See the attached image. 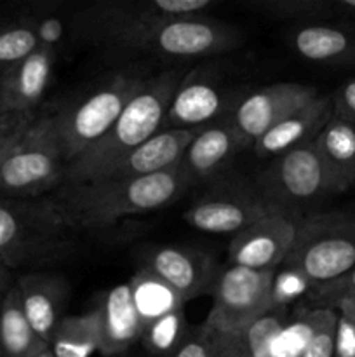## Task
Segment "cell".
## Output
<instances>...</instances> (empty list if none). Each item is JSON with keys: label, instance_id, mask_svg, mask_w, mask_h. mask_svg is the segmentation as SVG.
Wrapping results in <instances>:
<instances>
[{"label": "cell", "instance_id": "obj_1", "mask_svg": "<svg viewBox=\"0 0 355 357\" xmlns=\"http://www.w3.org/2000/svg\"><path fill=\"white\" fill-rule=\"evenodd\" d=\"M190 183L180 167L143 178H100L63 183L49 194L75 232L103 230L120 220L157 211L176 201Z\"/></svg>", "mask_w": 355, "mask_h": 357}, {"label": "cell", "instance_id": "obj_2", "mask_svg": "<svg viewBox=\"0 0 355 357\" xmlns=\"http://www.w3.org/2000/svg\"><path fill=\"white\" fill-rule=\"evenodd\" d=\"M181 80L183 77L176 70H167L146 79L141 91L129 101L103 138L66 166L65 183L96 180L111 164L162 131L167 110Z\"/></svg>", "mask_w": 355, "mask_h": 357}, {"label": "cell", "instance_id": "obj_3", "mask_svg": "<svg viewBox=\"0 0 355 357\" xmlns=\"http://www.w3.org/2000/svg\"><path fill=\"white\" fill-rule=\"evenodd\" d=\"M49 195L0 197V264L9 271L54 264L75 248V236Z\"/></svg>", "mask_w": 355, "mask_h": 357}, {"label": "cell", "instance_id": "obj_4", "mask_svg": "<svg viewBox=\"0 0 355 357\" xmlns=\"http://www.w3.org/2000/svg\"><path fill=\"white\" fill-rule=\"evenodd\" d=\"M218 7L216 0H113L86 7L73 17V30L82 40L115 51L162 21L202 17Z\"/></svg>", "mask_w": 355, "mask_h": 357}, {"label": "cell", "instance_id": "obj_5", "mask_svg": "<svg viewBox=\"0 0 355 357\" xmlns=\"http://www.w3.org/2000/svg\"><path fill=\"white\" fill-rule=\"evenodd\" d=\"M65 173L54 114L37 115L0 164V197H45L65 183Z\"/></svg>", "mask_w": 355, "mask_h": 357}, {"label": "cell", "instance_id": "obj_6", "mask_svg": "<svg viewBox=\"0 0 355 357\" xmlns=\"http://www.w3.org/2000/svg\"><path fill=\"white\" fill-rule=\"evenodd\" d=\"M303 272L313 288L355 267V215L312 213L298 220L296 241L284 261Z\"/></svg>", "mask_w": 355, "mask_h": 357}, {"label": "cell", "instance_id": "obj_7", "mask_svg": "<svg viewBox=\"0 0 355 357\" xmlns=\"http://www.w3.org/2000/svg\"><path fill=\"white\" fill-rule=\"evenodd\" d=\"M145 82L146 77L138 73H115L82 101L54 112L56 131L66 166L103 138Z\"/></svg>", "mask_w": 355, "mask_h": 357}, {"label": "cell", "instance_id": "obj_8", "mask_svg": "<svg viewBox=\"0 0 355 357\" xmlns=\"http://www.w3.org/2000/svg\"><path fill=\"white\" fill-rule=\"evenodd\" d=\"M275 271L230 267L219 271L211 293L212 307L204 323L226 337H240L251 324L274 309Z\"/></svg>", "mask_w": 355, "mask_h": 357}, {"label": "cell", "instance_id": "obj_9", "mask_svg": "<svg viewBox=\"0 0 355 357\" xmlns=\"http://www.w3.org/2000/svg\"><path fill=\"white\" fill-rule=\"evenodd\" d=\"M256 190L289 215L294 208L336 195L313 142L275 157L258 178Z\"/></svg>", "mask_w": 355, "mask_h": 357}, {"label": "cell", "instance_id": "obj_10", "mask_svg": "<svg viewBox=\"0 0 355 357\" xmlns=\"http://www.w3.org/2000/svg\"><path fill=\"white\" fill-rule=\"evenodd\" d=\"M237 44L239 33L235 28L202 16L162 21L136 38L125 51L166 59H191L219 54Z\"/></svg>", "mask_w": 355, "mask_h": 357}, {"label": "cell", "instance_id": "obj_11", "mask_svg": "<svg viewBox=\"0 0 355 357\" xmlns=\"http://www.w3.org/2000/svg\"><path fill=\"white\" fill-rule=\"evenodd\" d=\"M319 96L308 84L277 82L246 94L228 114L233 131L244 146H253L271 128Z\"/></svg>", "mask_w": 355, "mask_h": 357}, {"label": "cell", "instance_id": "obj_12", "mask_svg": "<svg viewBox=\"0 0 355 357\" xmlns=\"http://www.w3.org/2000/svg\"><path fill=\"white\" fill-rule=\"evenodd\" d=\"M271 211H281L263 199L256 188L223 185L202 194L183 218L194 229L207 234L235 236Z\"/></svg>", "mask_w": 355, "mask_h": 357}, {"label": "cell", "instance_id": "obj_13", "mask_svg": "<svg viewBox=\"0 0 355 357\" xmlns=\"http://www.w3.org/2000/svg\"><path fill=\"white\" fill-rule=\"evenodd\" d=\"M298 220L285 211H271L232 236L228 244L230 265L277 271L284 265L296 241Z\"/></svg>", "mask_w": 355, "mask_h": 357}, {"label": "cell", "instance_id": "obj_14", "mask_svg": "<svg viewBox=\"0 0 355 357\" xmlns=\"http://www.w3.org/2000/svg\"><path fill=\"white\" fill-rule=\"evenodd\" d=\"M139 258L141 267L164 279L184 303L209 295L219 274L214 258L195 248L148 246Z\"/></svg>", "mask_w": 355, "mask_h": 357}, {"label": "cell", "instance_id": "obj_15", "mask_svg": "<svg viewBox=\"0 0 355 357\" xmlns=\"http://www.w3.org/2000/svg\"><path fill=\"white\" fill-rule=\"evenodd\" d=\"M56 51L38 45L0 75V115H35L54 72Z\"/></svg>", "mask_w": 355, "mask_h": 357}, {"label": "cell", "instance_id": "obj_16", "mask_svg": "<svg viewBox=\"0 0 355 357\" xmlns=\"http://www.w3.org/2000/svg\"><path fill=\"white\" fill-rule=\"evenodd\" d=\"M240 98L200 77H183L167 110L164 129H202L226 117Z\"/></svg>", "mask_w": 355, "mask_h": 357}, {"label": "cell", "instance_id": "obj_17", "mask_svg": "<svg viewBox=\"0 0 355 357\" xmlns=\"http://www.w3.org/2000/svg\"><path fill=\"white\" fill-rule=\"evenodd\" d=\"M16 289L31 330L49 345L56 328L65 319L70 300L68 281L52 272H26L16 278Z\"/></svg>", "mask_w": 355, "mask_h": 357}, {"label": "cell", "instance_id": "obj_18", "mask_svg": "<svg viewBox=\"0 0 355 357\" xmlns=\"http://www.w3.org/2000/svg\"><path fill=\"white\" fill-rule=\"evenodd\" d=\"M287 44L306 61L327 66H354L355 20L298 23L287 31Z\"/></svg>", "mask_w": 355, "mask_h": 357}, {"label": "cell", "instance_id": "obj_19", "mask_svg": "<svg viewBox=\"0 0 355 357\" xmlns=\"http://www.w3.org/2000/svg\"><path fill=\"white\" fill-rule=\"evenodd\" d=\"M198 129H162L127 155L111 164L100 178H143L180 167L184 150ZM96 178V180H100Z\"/></svg>", "mask_w": 355, "mask_h": 357}, {"label": "cell", "instance_id": "obj_20", "mask_svg": "<svg viewBox=\"0 0 355 357\" xmlns=\"http://www.w3.org/2000/svg\"><path fill=\"white\" fill-rule=\"evenodd\" d=\"M240 149H244L242 142L233 131L228 115H226V117L198 129L195 138L184 150L180 169L190 185L197 183V181H205L223 173L228 164L235 159Z\"/></svg>", "mask_w": 355, "mask_h": 357}, {"label": "cell", "instance_id": "obj_21", "mask_svg": "<svg viewBox=\"0 0 355 357\" xmlns=\"http://www.w3.org/2000/svg\"><path fill=\"white\" fill-rule=\"evenodd\" d=\"M333 96L319 94L313 101L296 110L271 128L253 145L260 159H275L292 149L312 143L333 119Z\"/></svg>", "mask_w": 355, "mask_h": 357}, {"label": "cell", "instance_id": "obj_22", "mask_svg": "<svg viewBox=\"0 0 355 357\" xmlns=\"http://www.w3.org/2000/svg\"><path fill=\"white\" fill-rule=\"evenodd\" d=\"M94 307L100 317V354L118 356L141 340L143 323L127 282L104 291Z\"/></svg>", "mask_w": 355, "mask_h": 357}, {"label": "cell", "instance_id": "obj_23", "mask_svg": "<svg viewBox=\"0 0 355 357\" xmlns=\"http://www.w3.org/2000/svg\"><path fill=\"white\" fill-rule=\"evenodd\" d=\"M313 143L329 174L334 194L355 185V126L333 115Z\"/></svg>", "mask_w": 355, "mask_h": 357}, {"label": "cell", "instance_id": "obj_24", "mask_svg": "<svg viewBox=\"0 0 355 357\" xmlns=\"http://www.w3.org/2000/svg\"><path fill=\"white\" fill-rule=\"evenodd\" d=\"M45 347L24 317L14 284L0 303V357H35Z\"/></svg>", "mask_w": 355, "mask_h": 357}, {"label": "cell", "instance_id": "obj_25", "mask_svg": "<svg viewBox=\"0 0 355 357\" xmlns=\"http://www.w3.org/2000/svg\"><path fill=\"white\" fill-rule=\"evenodd\" d=\"M132 302H134L143 328L174 310L184 309V302L164 279L141 267L129 279Z\"/></svg>", "mask_w": 355, "mask_h": 357}, {"label": "cell", "instance_id": "obj_26", "mask_svg": "<svg viewBox=\"0 0 355 357\" xmlns=\"http://www.w3.org/2000/svg\"><path fill=\"white\" fill-rule=\"evenodd\" d=\"M54 357H90L100 351V317L93 307L79 316H65L49 342Z\"/></svg>", "mask_w": 355, "mask_h": 357}, {"label": "cell", "instance_id": "obj_27", "mask_svg": "<svg viewBox=\"0 0 355 357\" xmlns=\"http://www.w3.org/2000/svg\"><path fill=\"white\" fill-rule=\"evenodd\" d=\"M333 309H319L312 305H296L287 323L274 338L268 357H301L324 323L333 316Z\"/></svg>", "mask_w": 355, "mask_h": 357}, {"label": "cell", "instance_id": "obj_28", "mask_svg": "<svg viewBox=\"0 0 355 357\" xmlns=\"http://www.w3.org/2000/svg\"><path fill=\"white\" fill-rule=\"evenodd\" d=\"M184 309L174 310L153 323L146 324L141 333L145 351L153 357H171L178 351L190 331Z\"/></svg>", "mask_w": 355, "mask_h": 357}, {"label": "cell", "instance_id": "obj_29", "mask_svg": "<svg viewBox=\"0 0 355 357\" xmlns=\"http://www.w3.org/2000/svg\"><path fill=\"white\" fill-rule=\"evenodd\" d=\"M249 6L278 20H294L298 23L331 21V0H256Z\"/></svg>", "mask_w": 355, "mask_h": 357}, {"label": "cell", "instance_id": "obj_30", "mask_svg": "<svg viewBox=\"0 0 355 357\" xmlns=\"http://www.w3.org/2000/svg\"><path fill=\"white\" fill-rule=\"evenodd\" d=\"M40 45L33 24L30 21L16 23L13 26H3L0 31V75L23 61Z\"/></svg>", "mask_w": 355, "mask_h": 357}, {"label": "cell", "instance_id": "obj_31", "mask_svg": "<svg viewBox=\"0 0 355 357\" xmlns=\"http://www.w3.org/2000/svg\"><path fill=\"white\" fill-rule=\"evenodd\" d=\"M291 309H271L242 333L247 357H268L274 338L284 328Z\"/></svg>", "mask_w": 355, "mask_h": 357}, {"label": "cell", "instance_id": "obj_32", "mask_svg": "<svg viewBox=\"0 0 355 357\" xmlns=\"http://www.w3.org/2000/svg\"><path fill=\"white\" fill-rule=\"evenodd\" d=\"M313 284L303 272L282 265L271 279V302L274 309H291L298 300L306 298Z\"/></svg>", "mask_w": 355, "mask_h": 357}, {"label": "cell", "instance_id": "obj_33", "mask_svg": "<svg viewBox=\"0 0 355 357\" xmlns=\"http://www.w3.org/2000/svg\"><path fill=\"white\" fill-rule=\"evenodd\" d=\"M347 300H355V267L333 281L315 286L306 296V305L336 310Z\"/></svg>", "mask_w": 355, "mask_h": 357}, {"label": "cell", "instance_id": "obj_34", "mask_svg": "<svg viewBox=\"0 0 355 357\" xmlns=\"http://www.w3.org/2000/svg\"><path fill=\"white\" fill-rule=\"evenodd\" d=\"M226 335L218 333L209 324L202 323L190 328L183 344L171 357H216Z\"/></svg>", "mask_w": 355, "mask_h": 357}, {"label": "cell", "instance_id": "obj_35", "mask_svg": "<svg viewBox=\"0 0 355 357\" xmlns=\"http://www.w3.org/2000/svg\"><path fill=\"white\" fill-rule=\"evenodd\" d=\"M336 324H338V310H334L333 316L320 326L315 337L305 349L301 357H334V345H336Z\"/></svg>", "mask_w": 355, "mask_h": 357}, {"label": "cell", "instance_id": "obj_36", "mask_svg": "<svg viewBox=\"0 0 355 357\" xmlns=\"http://www.w3.org/2000/svg\"><path fill=\"white\" fill-rule=\"evenodd\" d=\"M35 117H37V114L0 115V153H2L3 150L10 149V146L24 135V131L30 128L31 122L35 121Z\"/></svg>", "mask_w": 355, "mask_h": 357}, {"label": "cell", "instance_id": "obj_37", "mask_svg": "<svg viewBox=\"0 0 355 357\" xmlns=\"http://www.w3.org/2000/svg\"><path fill=\"white\" fill-rule=\"evenodd\" d=\"M334 115L355 126V77L333 94Z\"/></svg>", "mask_w": 355, "mask_h": 357}, {"label": "cell", "instance_id": "obj_38", "mask_svg": "<svg viewBox=\"0 0 355 357\" xmlns=\"http://www.w3.org/2000/svg\"><path fill=\"white\" fill-rule=\"evenodd\" d=\"M216 357H247L242 335L240 337H225L221 349H219Z\"/></svg>", "mask_w": 355, "mask_h": 357}, {"label": "cell", "instance_id": "obj_39", "mask_svg": "<svg viewBox=\"0 0 355 357\" xmlns=\"http://www.w3.org/2000/svg\"><path fill=\"white\" fill-rule=\"evenodd\" d=\"M331 17L338 20H355V0H331Z\"/></svg>", "mask_w": 355, "mask_h": 357}, {"label": "cell", "instance_id": "obj_40", "mask_svg": "<svg viewBox=\"0 0 355 357\" xmlns=\"http://www.w3.org/2000/svg\"><path fill=\"white\" fill-rule=\"evenodd\" d=\"M14 284H16V278H14L13 271L0 264V296H6L14 288Z\"/></svg>", "mask_w": 355, "mask_h": 357}, {"label": "cell", "instance_id": "obj_41", "mask_svg": "<svg viewBox=\"0 0 355 357\" xmlns=\"http://www.w3.org/2000/svg\"><path fill=\"white\" fill-rule=\"evenodd\" d=\"M338 314L343 316L352 326L355 328V300H347V302H341L340 305L336 307Z\"/></svg>", "mask_w": 355, "mask_h": 357}, {"label": "cell", "instance_id": "obj_42", "mask_svg": "<svg viewBox=\"0 0 355 357\" xmlns=\"http://www.w3.org/2000/svg\"><path fill=\"white\" fill-rule=\"evenodd\" d=\"M35 357H54V356H52L51 349H49V347H45L44 351H40V352H38V354L35 356Z\"/></svg>", "mask_w": 355, "mask_h": 357}, {"label": "cell", "instance_id": "obj_43", "mask_svg": "<svg viewBox=\"0 0 355 357\" xmlns=\"http://www.w3.org/2000/svg\"><path fill=\"white\" fill-rule=\"evenodd\" d=\"M9 150H10V149H7V150H3V152H2V153H0V164H2L3 157H6V155H7V152H9Z\"/></svg>", "mask_w": 355, "mask_h": 357}, {"label": "cell", "instance_id": "obj_44", "mask_svg": "<svg viewBox=\"0 0 355 357\" xmlns=\"http://www.w3.org/2000/svg\"><path fill=\"white\" fill-rule=\"evenodd\" d=\"M2 300H3V296H0V303H2Z\"/></svg>", "mask_w": 355, "mask_h": 357}, {"label": "cell", "instance_id": "obj_45", "mask_svg": "<svg viewBox=\"0 0 355 357\" xmlns=\"http://www.w3.org/2000/svg\"><path fill=\"white\" fill-rule=\"evenodd\" d=\"M3 30V26H2V24H0V31H2Z\"/></svg>", "mask_w": 355, "mask_h": 357}]
</instances>
